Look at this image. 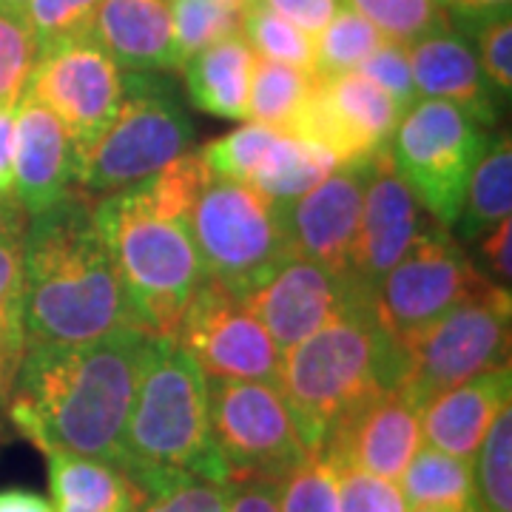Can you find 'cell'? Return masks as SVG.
<instances>
[{"mask_svg":"<svg viewBox=\"0 0 512 512\" xmlns=\"http://www.w3.org/2000/svg\"><path fill=\"white\" fill-rule=\"evenodd\" d=\"M430 222L433 217H427L413 191L396 174L390 151H376L362 197L350 276L373 296L382 276L407 254V248Z\"/></svg>","mask_w":512,"mask_h":512,"instance_id":"obj_18","label":"cell"},{"mask_svg":"<svg viewBox=\"0 0 512 512\" xmlns=\"http://www.w3.org/2000/svg\"><path fill=\"white\" fill-rule=\"evenodd\" d=\"M254 63L256 55L239 32L205 46L183 63L191 103L214 117L245 120Z\"/></svg>","mask_w":512,"mask_h":512,"instance_id":"obj_24","label":"cell"},{"mask_svg":"<svg viewBox=\"0 0 512 512\" xmlns=\"http://www.w3.org/2000/svg\"><path fill=\"white\" fill-rule=\"evenodd\" d=\"M89 37L126 72L177 69L168 0H103Z\"/></svg>","mask_w":512,"mask_h":512,"instance_id":"obj_22","label":"cell"},{"mask_svg":"<svg viewBox=\"0 0 512 512\" xmlns=\"http://www.w3.org/2000/svg\"><path fill=\"white\" fill-rule=\"evenodd\" d=\"M205 379L279 384L282 350L245 299L205 276L174 336Z\"/></svg>","mask_w":512,"mask_h":512,"instance_id":"obj_12","label":"cell"},{"mask_svg":"<svg viewBox=\"0 0 512 512\" xmlns=\"http://www.w3.org/2000/svg\"><path fill=\"white\" fill-rule=\"evenodd\" d=\"M157 339L126 328L83 345L26 348L9 419L43 456L63 450L120 467L128 410Z\"/></svg>","mask_w":512,"mask_h":512,"instance_id":"obj_1","label":"cell"},{"mask_svg":"<svg viewBox=\"0 0 512 512\" xmlns=\"http://www.w3.org/2000/svg\"><path fill=\"white\" fill-rule=\"evenodd\" d=\"M396 484L410 510L478 512L473 461L447 456L430 444L416 450Z\"/></svg>","mask_w":512,"mask_h":512,"instance_id":"obj_26","label":"cell"},{"mask_svg":"<svg viewBox=\"0 0 512 512\" xmlns=\"http://www.w3.org/2000/svg\"><path fill=\"white\" fill-rule=\"evenodd\" d=\"M242 299L282 353L348 313L373 308V296L353 276L333 274L302 256H291Z\"/></svg>","mask_w":512,"mask_h":512,"instance_id":"obj_15","label":"cell"},{"mask_svg":"<svg viewBox=\"0 0 512 512\" xmlns=\"http://www.w3.org/2000/svg\"><path fill=\"white\" fill-rule=\"evenodd\" d=\"M370 163L373 154L336 165L316 188L279 208L293 256L311 259L333 274L350 276Z\"/></svg>","mask_w":512,"mask_h":512,"instance_id":"obj_17","label":"cell"},{"mask_svg":"<svg viewBox=\"0 0 512 512\" xmlns=\"http://www.w3.org/2000/svg\"><path fill=\"white\" fill-rule=\"evenodd\" d=\"M399 120L402 109L365 74H328L313 77L311 97L288 137L322 146L342 165L390 146Z\"/></svg>","mask_w":512,"mask_h":512,"instance_id":"obj_14","label":"cell"},{"mask_svg":"<svg viewBox=\"0 0 512 512\" xmlns=\"http://www.w3.org/2000/svg\"><path fill=\"white\" fill-rule=\"evenodd\" d=\"M26 92L63 123L83 157L120 109L123 69L86 37L37 57Z\"/></svg>","mask_w":512,"mask_h":512,"instance_id":"obj_13","label":"cell"},{"mask_svg":"<svg viewBox=\"0 0 512 512\" xmlns=\"http://www.w3.org/2000/svg\"><path fill=\"white\" fill-rule=\"evenodd\" d=\"M140 512H228L225 484L200 476L168 478L146 495Z\"/></svg>","mask_w":512,"mask_h":512,"instance_id":"obj_39","label":"cell"},{"mask_svg":"<svg viewBox=\"0 0 512 512\" xmlns=\"http://www.w3.org/2000/svg\"><path fill=\"white\" fill-rule=\"evenodd\" d=\"M490 146L487 126L453 103L421 97L390 137V163L427 217L453 231L473 168Z\"/></svg>","mask_w":512,"mask_h":512,"instance_id":"obj_8","label":"cell"},{"mask_svg":"<svg viewBox=\"0 0 512 512\" xmlns=\"http://www.w3.org/2000/svg\"><path fill=\"white\" fill-rule=\"evenodd\" d=\"M356 72L365 74L370 83H376L402 109V114L407 109H413L421 100L419 92H416V83H413V69H410L407 49L399 46V43L384 40L373 55H367L359 63Z\"/></svg>","mask_w":512,"mask_h":512,"instance_id":"obj_40","label":"cell"},{"mask_svg":"<svg viewBox=\"0 0 512 512\" xmlns=\"http://www.w3.org/2000/svg\"><path fill=\"white\" fill-rule=\"evenodd\" d=\"M421 447V407L399 387H384L336 421L322 450L339 470L399 481Z\"/></svg>","mask_w":512,"mask_h":512,"instance_id":"obj_16","label":"cell"},{"mask_svg":"<svg viewBox=\"0 0 512 512\" xmlns=\"http://www.w3.org/2000/svg\"><path fill=\"white\" fill-rule=\"evenodd\" d=\"M120 470L146 495L177 476L228 481L211 436L208 379L177 339L160 336L140 376L123 433Z\"/></svg>","mask_w":512,"mask_h":512,"instance_id":"obj_3","label":"cell"},{"mask_svg":"<svg viewBox=\"0 0 512 512\" xmlns=\"http://www.w3.org/2000/svg\"><path fill=\"white\" fill-rule=\"evenodd\" d=\"M478 512H512V407L507 404L476 453Z\"/></svg>","mask_w":512,"mask_h":512,"instance_id":"obj_34","label":"cell"},{"mask_svg":"<svg viewBox=\"0 0 512 512\" xmlns=\"http://www.w3.org/2000/svg\"><path fill=\"white\" fill-rule=\"evenodd\" d=\"M441 3H444V0H441Z\"/></svg>","mask_w":512,"mask_h":512,"instance_id":"obj_53","label":"cell"},{"mask_svg":"<svg viewBox=\"0 0 512 512\" xmlns=\"http://www.w3.org/2000/svg\"><path fill=\"white\" fill-rule=\"evenodd\" d=\"M26 231L29 217L18 202L0 205V365L15 382L26 353Z\"/></svg>","mask_w":512,"mask_h":512,"instance_id":"obj_25","label":"cell"},{"mask_svg":"<svg viewBox=\"0 0 512 512\" xmlns=\"http://www.w3.org/2000/svg\"><path fill=\"white\" fill-rule=\"evenodd\" d=\"M402 350L379 328L373 308L353 311L282 353L279 390L308 450L336 421L384 387H399Z\"/></svg>","mask_w":512,"mask_h":512,"instance_id":"obj_4","label":"cell"},{"mask_svg":"<svg viewBox=\"0 0 512 512\" xmlns=\"http://www.w3.org/2000/svg\"><path fill=\"white\" fill-rule=\"evenodd\" d=\"M205 276L248 296L293 256L279 205L254 185L208 177L188 211Z\"/></svg>","mask_w":512,"mask_h":512,"instance_id":"obj_7","label":"cell"},{"mask_svg":"<svg viewBox=\"0 0 512 512\" xmlns=\"http://www.w3.org/2000/svg\"><path fill=\"white\" fill-rule=\"evenodd\" d=\"M279 131L259 123H245L217 140L205 143L200 154L208 177L214 180H234V183H251L259 163L265 160L268 148L274 146Z\"/></svg>","mask_w":512,"mask_h":512,"instance_id":"obj_35","label":"cell"},{"mask_svg":"<svg viewBox=\"0 0 512 512\" xmlns=\"http://www.w3.org/2000/svg\"><path fill=\"white\" fill-rule=\"evenodd\" d=\"M37 63V46L23 12L0 9V106L18 103Z\"/></svg>","mask_w":512,"mask_h":512,"instance_id":"obj_38","label":"cell"},{"mask_svg":"<svg viewBox=\"0 0 512 512\" xmlns=\"http://www.w3.org/2000/svg\"><path fill=\"white\" fill-rule=\"evenodd\" d=\"M0 512H57L55 504L46 495L23 487L0 490Z\"/></svg>","mask_w":512,"mask_h":512,"instance_id":"obj_48","label":"cell"},{"mask_svg":"<svg viewBox=\"0 0 512 512\" xmlns=\"http://www.w3.org/2000/svg\"><path fill=\"white\" fill-rule=\"evenodd\" d=\"M46 458L57 512H140L146 501V493L117 464L63 450Z\"/></svg>","mask_w":512,"mask_h":512,"instance_id":"obj_23","label":"cell"},{"mask_svg":"<svg viewBox=\"0 0 512 512\" xmlns=\"http://www.w3.org/2000/svg\"><path fill=\"white\" fill-rule=\"evenodd\" d=\"M413 512H447V510H413Z\"/></svg>","mask_w":512,"mask_h":512,"instance_id":"obj_52","label":"cell"},{"mask_svg":"<svg viewBox=\"0 0 512 512\" xmlns=\"http://www.w3.org/2000/svg\"><path fill=\"white\" fill-rule=\"evenodd\" d=\"M194 143V123L171 86L146 72L123 74V100L106 131L80 157L77 191L111 197L177 160Z\"/></svg>","mask_w":512,"mask_h":512,"instance_id":"obj_6","label":"cell"},{"mask_svg":"<svg viewBox=\"0 0 512 512\" xmlns=\"http://www.w3.org/2000/svg\"><path fill=\"white\" fill-rule=\"evenodd\" d=\"M103 0H29L23 15L35 37L37 57L66 43L86 40Z\"/></svg>","mask_w":512,"mask_h":512,"instance_id":"obj_37","label":"cell"},{"mask_svg":"<svg viewBox=\"0 0 512 512\" xmlns=\"http://www.w3.org/2000/svg\"><path fill=\"white\" fill-rule=\"evenodd\" d=\"M228 3H234V6H239V9H242V6H245L248 0H228Z\"/></svg>","mask_w":512,"mask_h":512,"instance_id":"obj_51","label":"cell"},{"mask_svg":"<svg viewBox=\"0 0 512 512\" xmlns=\"http://www.w3.org/2000/svg\"><path fill=\"white\" fill-rule=\"evenodd\" d=\"M362 18L390 43L410 49L424 37L447 32V9L441 0H348Z\"/></svg>","mask_w":512,"mask_h":512,"instance_id":"obj_32","label":"cell"},{"mask_svg":"<svg viewBox=\"0 0 512 512\" xmlns=\"http://www.w3.org/2000/svg\"><path fill=\"white\" fill-rule=\"evenodd\" d=\"M510 319V288L487 282L399 348V390L421 407L478 373L510 365Z\"/></svg>","mask_w":512,"mask_h":512,"instance_id":"obj_9","label":"cell"},{"mask_svg":"<svg viewBox=\"0 0 512 512\" xmlns=\"http://www.w3.org/2000/svg\"><path fill=\"white\" fill-rule=\"evenodd\" d=\"M512 220H504L495 225L493 231H487L478 239V262H481V274L487 276L498 288H510L512 279Z\"/></svg>","mask_w":512,"mask_h":512,"instance_id":"obj_44","label":"cell"},{"mask_svg":"<svg viewBox=\"0 0 512 512\" xmlns=\"http://www.w3.org/2000/svg\"><path fill=\"white\" fill-rule=\"evenodd\" d=\"M177 69L205 46L239 32V6L228 0H168Z\"/></svg>","mask_w":512,"mask_h":512,"instance_id":"obj_33","label":"cell"},{"mask_svg":"<svg viewBox=\"0 0 512 512\" xmlns=\"http://www.w3.org/2000/svg\"><path fill=\"white\" fill-rule=\"evenodd\" d=\"M382 43L384 37L356 9L342 3L328 26L313 37V77L356 72Z\"/></svg>","mask_w":512,"mask_h":512,"instance_id":"obj_31","label":"cell"},{"mask_svg":"<svg viewBox=\"0 0 512 512\" xmlns=\"http://www.w3.org/2000/svg\"><path fill=\"white\" fill-rule=\"evenodd\" d=\"M336 165L339 160L322 146L308 143L302 137L279 134L248 185H254L274 205L285 208L322 183Z\"/></svg>","mask_w":512,"mask_h":512,"instance_id":"obj_28","label":"cell"},{"mask_svg":"<svg viewBox=\"0 0 512 512\" xmlns=\"http://www.w3.org/2000/svg\"><path fill=\"white\" fill-rule=\"evenodd\" d=\"M239 35L256 57L313 74V37L256 0H248L239 12Z\"/></svg>","mask_w":512,"mask_h":512,"instance_id":"obj_30","label":"cell"},{"mask_svg":"<svg viewBox=\"0 0 512 512\" xmlns=\"http://www.w3.org/2000/svg\"><path fill=\"white\" fill-rule=\"evenodd\" d=\"M407 57L419 97L453 103L481 126H493L498 120V94L461 37L450 32L424 37L407 49Z\"/></svg>","mask_w":512,"mask_h":512,"instance_id":"obj_21","label":"cell"},{"mask_svg":"<svg viewBox=\"0 0 512 512\" xmlns=\"http://www.w3.org/2000/svg\"><path fill=\"white\" fill-rule=\"evenodd\" d=\"M279 512H339V467L322 447L279 481Z\"/></svg>","mask_w":512,"mask_h":512,"instance_id":"obj_36","label":"cell"},{"mask_svg":"<svg viewBox=\"0 0 512 512\" xmlns=\"http://www.w3.org/2000/svg\"><path fill=\"white\" fill-rule=\"evenodd\" d=\"M29 0H0V9H12V12H23Z\"/></svg>","mask_w":512,"mask_h":512,"instance_id":"obj_50","label":"cell"},{"mask_svg":"<svg viewBox=\"0 0 512 512\" xmlns=\"http://www.w3.org/2000/svg\"><path fill=\"white\" fill-rule=\"evenodd\" d=\"M512 208V143L510 131L490 140L487 151L473 168L464 194V208L453 231L461 239H481L498 222L510 220Z\"/></svg>","mask_w":512,"mask_h":512,"instance_id":"obj_27","label":"cell"},{"mask_svg":"<svg viewBox=\"0 0 512 512\" xmlns=\"http://www.w3.org/2000/svg\"><path fill=\"white\" fill-rule=\"evenodd\" d=\"M487 282L450 231L433 220L376 285L373 313L379 328L402 348Z\"/></svg>","mask_w":512,"mask_h":512,"instance_id":"obj_10","label":"cell"},{"mask_svg":"<svg viewBox=\"0 0 512 512\" xmlns=\"http://www.w3.org/2000/svg\"><path fill=\"white\" fill-rule=\"evenodd\" d=\"M256 3L293 23L305 35L316 37L333 20L345 0H256Z\"/></svg>","mask_w":512,"mask_h":512,"instance_id":"obj_43","label":"cell"},{"mask_svg":"<svg viewBox=\"0 0 512 512\" xmlns=\"http://www.w3.org/2000/svg\"><path fill=\"white\" fill-rule=\"evenodd\" d=\"M9 390H12V376L6 373V367L0 365V402L9 399Z\"/></svg>","mask_w":512,"mask_h":512,"instance_id":"obj_49","label":"cell"},{"mask_svg":"<svg viewBox=\"0 0 512 512\" xmlns=\"http://www.w3.org/2000/svg\"><path fill=\"white\" fill-rule=\"evenodd\" d=\"M311 86L313 74L256 57L245 120L274 128L279 134H291L311 97Z\"/></svg>","mask_w":512,"mask_h":512,"instance_id":"obj_29","label":"cell"},{"mask_svg":"<svg viewBox=\"0 0 512 512\" xmlns=\"http://www.w3.org/2000/svg\"><path fill=\"white\" fill-rule=\"evenodd\" d=\"M444 9L453 12L464 26L478 29L487 20L510 15V0H444Z\"/></svg>","mask_w":512,"mask_h":512,"instance_id":"obj_47","label":"cell"},{"mask_svg":"<svg viewBox=\"0 0 512 512\" xmlns=\"http://www.w3.org/2000/svg\"><path fill=\"white\" fill-rule=\"evenodd\" d=\"M23 319L26 348L83 345L137 328L94 200L83 191L29 220Z\"/></svg>","mask_w":512,"mask_h":512,"instance_id":"obj_2","label":"cell"},{"mask_svg":"<svg viewBox=\"0 0 512 512\" xmlns=\"http://www.w3.org/2000/svg\"><path fill=\"white\" fill-rule=\"evenodd\" d=\"M80 154L69 131L29 92L15 111V202L32 220L77 191Z\"/></svg>","mask_w":512,"mask_h":512,"instance_id":"obj_19","label":"cell"},{"mask_svg":"<svg viewBox=\"0 0 512 512\" xmlns=\"http://www.w3.org/2000/svg\"><path fill=\"white\" fill-rule=\"evenodd\" d=\"M476 32L478 66L495 94L510 97L512 89V23L510 15L481 23Z\"/></svg>","mask_w":512,"mask_h":512,"instance_id":"obj_42","label":"cell"},{"mask_svg":"<svg viewBox=\"0 0 512 512\" xmlns=\"http://www.w3.org/2000/svg\"><path fill=\"white\" fill-rule=\"evenodd\" d=\"M339 512H407L396 481L339 470Z\"/></svg>","mask_w":512,"mask_h":512,"instance_id":"obj_41","label":"cell"},{"mask_svg":"<svg viewBox=\"0 0 512 512\" xmlns=\"http://www.w3.org/2000/svg\"><path fill=\"white\" fill-rule=\"evenodd\" d=\"M208 413L228 478L282 481L311 453L276 384L208 379Z\"/></svg>","mask_w":512,"mask_h":512,"instance_id":"obj_11","label":"cell"},{"mask_svg":"<svg viewBox=\"0 0 512 512\" xmlns=\"http://www.w3.org/2000/svg\"><path fill=\"white\" fill-rule=\"evenodd\" d=\"M94 217L109 242L137 328L174 339L205 282L188 225L157 211L137 185L94 202Z\"/></svg>","mask_w":512,"mask_h":512,"instance_id":"obj_5","label":"cell"},{"mask_svg":"<svg viewBox=\"0 0 512 512\" xmlns=\"http://www.w3.org/2000/svg\"><path fill=\"white\" fill-rule=\"evenodd\" d=\"M228 512H279V481L271 478H228Z\"/></svg>","mask_w":512,"mask_h":512,"instance_id":"obj_45","label":"cell"},{"mask_svg":"<svg viewBox=\"0 0 512 512\" xmlns=\"http://www.w3.org/2000/svg\"><path fill=\"white\" fill-rule=\"evenodd\" d=\"M15 111L18 103L0 106V205L15 202Z\"/></svg>","mask_w":512,"mask_h":512,"instance_id":"obj_46","label":"cell"},{"mask_svg":"<svg viewBox=\"0 0 512 512\" xmlns=\"http://www.w3.org/2000/svg\"><path fill=\"white\" fill-rule=\"evenodd\" d=\"M510 365L493 367L421 404V441L473 461L498 413L510 404Z\"/></svg>","mask_w":512,"mask_h":512,"instance_id":"obj_20","label":"cell"}]
</instances>
